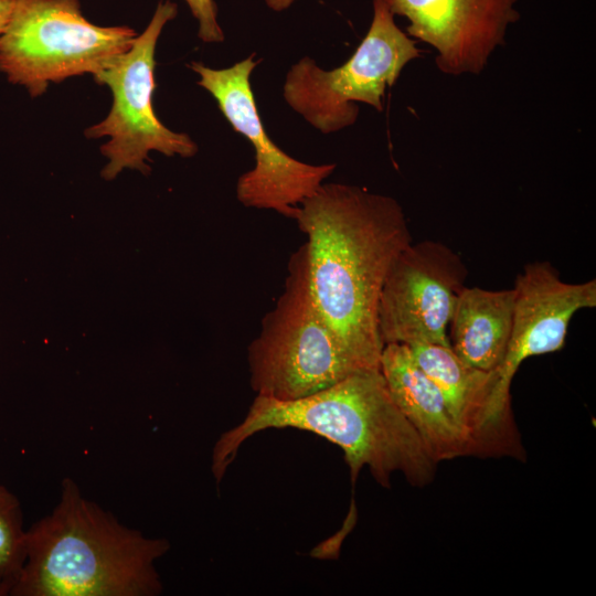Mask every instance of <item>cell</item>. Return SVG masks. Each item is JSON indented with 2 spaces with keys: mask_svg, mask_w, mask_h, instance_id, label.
Masks as SVG:
<instances>
[{
  "mask_svg": "<svg viewBox=\"0 0 596 596\" xmlns=\"http://www.w3.org/2000/svg\"><path fill=\"white\" fill-rule=\"evenodd\" d=\"M292 220L307 236L318 311L363 369H380V295L392 263L412 243L402 206L360 187L322 183Z\"/></svg>",
  "mask_w": 596,
  "mask_h": 596,
  "instance_id": "6da1fadb",
  "label": "cell"
},
{
  "mask_svg": "<svg viewBox=\"0 0 596 596\" xmlns=\"http://www.w3.org/2000/svg\"><path fill=\"white\" fill-rule=\"evenodd\" d=\"M268 428L302 429L339 446L353 483L364 467L386 488L394 472L413 487H425L435 477L437 462L395 404L380 369L355 372L297 400L257 395L244 421L215 443L211 469L217 483L242 444Z\"/></svg>",
  "mask_w": 596,
  "mask_h": 596,
  "instance_id": "7a4b0ae2",
  "label": "cell"
},
{
  "mask_svg": "<svg viewBox=\"0 0 596 596\" xmlns=\"http://www.w3.org/2000/svg\"><path fill=\"white\" fill-rule=\"evenodd\" d=\"M170 544L123 525L64 478L53 511L26 530V557L9 596H156L155 562Z\"/></svg>",
  "mask_w": 596,
  "mask_h": 596,
  "instance_id": "3957f363",
  "label": "cell"
},
{
  "mask_svg": "<svg viewBox=\"0 0 596 596\" xmlns=\"http://www.w3.org/2000/svg\"><path fill=\"white\" fill-rule=\"evenodd\" d=\"M285 287L248 347L252 389L290 401L366 370L345 350L313 301L306 244L289 258ZM371 370V369H370Z\"/></svg>",
  "mask_w": 596,
  "mask_h": 596,
  "instance_id": "277c9868",
  "label": "cell"
},
{
  "mask_svg": "<svg viewBox=\"0 0 596 596\" xmlns=\"http://www.w3.org/2000/svg\"><path fill=\"white\" fill-rule=\"evenodd\" d=\"M134 29L87 20L79 0H14L0 35V72L30 96L84 74L93 76L126 52Z\"/></svg>",
  "mask_w": 596,
  "mask_h": 596,
  "instance_id": "5b68a950",
  "label": "cell"
},
{
  "mask_svg": "<svg viewBox=\"0 0 596 596\" xmlns=\"http://www.w3.org/2000/svg\"><path fill=\"white\" fill-rule=\"evenodd\" d=\"M513 324L504 356L491 371V390L477 447L480 457L524 458L511 406L510 386L521 363L558 351L572 317L596 306V280L568 284L549 262L528 264L515 284Z\"/></svg>",
  "mask_w": 596,
  "mask_h": 596,
  "instance_id": "8992f818",
  "label": "cell"
},
{
  "mask_svg": "<svg viewBox=\"0 0 596 596\" xmlns=\"http://www.w3.org/2000/svg\"><path fill=\"white\" fill-rule=\"evenodd\" d=\"M418 56L415 41L396 25L390 0H373L371 25L353 55L331 71L302 57L286 76L284 97L312 127L331 134L355 123L356 102L382 111L386 87Z\"/></svg>",
  "mask_w": 596,
  "mask_h": 596,
  "instance_id": "52a82bcc",
  "label": "cell"
},
{
  "mask_svg": "<svg viewBox=\"0 0 596 596\" xmlns=\"http://www.w3.org/2000/svg\"><path fill=\"white\" fill-rule=\"evenodd\" d=\"M178 13L175 3L160 2L141 34L130 47L107 67L94 75L97 84L107 86L113 96L108 115L88 127L89 139L108 137L100 152L108 159L102 170L106 180L115 179L124 169L150 172L147 161L150 151L168 157H192L198 145L187 134L166 127L157 117L152 105L156 89V46L164 25Z\"/></svg>",
  "mask_w": 596,
  "mask_h": 596,
  "instance_id": "ba28073f",
  "label": "cell"
},
{
  "mask_svg": "<svg viewBox=\"0 0 596 596\" xmlns=\"http://www.w3.org/2000/svg\"><path fill=\"white\" fill-rule=\"evenodd\" d=\"M257 62L253 55L225 68L192 62L198 84L216 100L226 120L251 142L255 166L236 182V198L246 207L274 210L294 219L300 203L311 196L334 171V163L310 164L283 151L267 135L249 77Z\"/></svg>",
  "mask_w": 596,
  "mask_h": 596,
  "instance_id": "9c48e42d",
  "label": "cell"
},
{
  "mask_svg": "<svg viewBox=\"0 0 596 596\" xmlns=\"http://www.w3.org/2000/svg\"><path fill=\"white\" fill-rule=\"evenodd\" d=\"M468 270L435 241L411 243L392 263L377 306L382 343L450 347L447 328Z\"/></svg>",
  "mask_w": 596,
  "mask_h": 596,
  "instance_id": "30bf717a",
  "label": "cell"
},
{
  "mask_svg": "<svg viewBox=\"0 0 596 596\" xmlns=\"http://www.w3.org/2000/svg\"><path fill=\"white\" fill-rule=\"evenodd\" d=\"M518 0H390L394 15L408 20L407 34L437 51L447 75L480 74L520 19Z\"/></svg>",
  "mask_w": 596,
  "mask_h": 596,
  "instance_id": "8fae6325",
  "label": "cell"
},
{
  "mask_svg": "<svg viewBox=\"0 0 596 596\" xmlns=\"http://www.w3.org/2000/svg\"><path fill=\"white\" fill-rule=\"evenodd\" d=\"M380 370L392 398L435 462L473 456L469 437L455 422L440 391L416 363L407 345L385 344Z\"/></svg>",
  "mask_w": 596,
  "mask_h": 596,
  "instance_id": "7c38bea8",
  "label": "cell"
},
{
  "mask_svg": "<svg viewBox=\"0 0 596 596\" xmlns=\"http://www.w3.org/2000/svg\"><path fill=\"white\" fill-rule=\"evenodd\" d=\"M515 290L464 287L449 321L448 340L465 363L493 371L501 363L510 340Z\"/></svg>",
  "mask_w": 596,
  "mask_h": 596,
  "instance_id": "4fadbf2b",
  "label": "cell"
},
{
  "mask_svg": "<svg viewBox=\"0 0 596 596\" xmlns=\"http://www.w3.org/2000/svg\"><path fill=\"white\" fill-rule=\"evenodd\" d=\"M408 348L416 363L440 391L453 418L469 437L476 456L491 390V371L465 363L450 347L414 344Z\"/></svg>",
  "mask_w": 596,
  "mask_h": 596,
  "instance_id": "5bb4252c",
  "label": "cell"
},
{
  "mask_svg": "<svg viewBox=\"0 0 596 596\" xmlns=\"http://www.w3.org/2000/svg\"><path fill=\"white\" fill-rule=\"evenodd\" d=\"M26 557V530L19 499L0 485V596H9Z\"/></svg>",
  "mask_w": 596,
  "mask_h": 596,
  "instance_id": "9a60e30c",
  "label": "cell"
},
{
  "mask_svg": "<svg viewBox=\"0 0 596 596\" xmlns=\"http://www.w3.org/2000/svg\"><path fill=\"white\" fill-rule=\"evenodd\" d=\"M199 24L198 35L206 43L224 40L222 28L217 20V6L214 0H184Z\"/></svg>",
  "mask_w": 596,
  "mask_h": 596,
  "instance_id": "2e32d148",
  "label": "cell"
},
{
  "mask_svg": "<svg viewBox=\"0 0 596 596\" xmlns=\"http://www.w3.org/2000/svg\"><path fill=\"white\" fill-rule=\"evenodd\" d=\"M14 0H0V35L2 34L10 17Z\"/></svg>",
  "mask_w": 596,
  "mask_h": 596,
  "instance_id": "e0dca14e",
  "label": "cell"
},
{
  "mask_svg": "<svg viewBox=\"0 0 596 596\" xmlns=\"http://www.w3.org/2000/svg\"><path fill=\"white\" fill-rule=\"evenodd\" d=\"M296 0H265L266 4L274 11H283L289 8Z\"/></svg>",
  "mask_w": 596,
  "mask_h": 596,
  "instance_id": "ac0fdd59",
  "label": "cell"
}]
</instances>
